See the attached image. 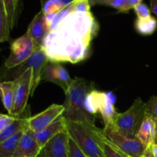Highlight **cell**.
<instances>
[{
    "label": "cell",
    "mask_w": 157,
    "mask_h": 157,
    "mask_svg": "<svg viewBox=\"0 0 157 157\" xmlns=\"http://www.w3.org/2000/svg\"><path fill=\"white\" fill-rule=\"evenodd\" d=\"M75 12H90V2L89 0H74L71 2Z\"/></svg>",
    "instance_id": "obj_27"
},
{
    "label": "cell",
    "mask_w": 157,
    "mask_h": 157,
    "mask_svg": "<svg viewBox=\"0 0 157 157\" xmlns=\"http://www.w3.org/2000/svg\"><path fill=\"white\" fill-rule=\"evenodd\" d=\"M40 1H41V4H42V3H44V2L48 1V0H40ZM55 1L59 2H61V4L64 6V7H66V6H67L68 5H70L71 3L74 1V0H55Z\"/></svg>",
    "instance_id": "obj_32"
},
{
    "label": "cell",
    "mask_w": 157,
    "mask_h": 157,
    "mask_svg": "<svg viewBox=\"0 0 157 157\" xmlns=\"http://www.w3.org/2000/svg\"><path fill=\"white\" fill-rule=\"evenodd\" d=\"M115 102L116 96L112 92H104L99 110V113L104 123V127L111 125L113 119L117 114L118 112H117L114 107Z\"/></svg>",
    "instance_id": "obj_15"
},
{
    "label": "cell",
    "mask_w": 157,
    "mask_h": 157,
    "mask_svg": "<svg viewBox=\"0 0 157 157\" xmlns=\"http://www.w3.org/2000/svg\"><path fill=\"white\" fill-rule=\"evenodd\" d=\"M10 32L11 30L5 12L4 6L1 1L0 2V43L9 41Z\"/></svg>",
    "instance_id": "obj_22"
},
{
    "label": "cell",
    "mask_w": 157,
    "mask_h": 157,
    "mask_svg": "<svg viewBox=\"0 0 157 157\" xmlns=\"http://www.w3.org/2000/svg\"><path fill=\"white\" fill-rule=\"evenodd\" d=\"M134 12L137 15V18H146L151 16V10L144 3L141 2L133 8Z\"/></svg>",
    "instance_id": "obj_28"
},
{
    "label": "cell",
    "mask_w": 157,
    "mask_h": 157,
    "mask_svg": "<svg viewBox=\"0 0 157 157\" xmlns=\"http://www.w3.org/2000/svg\"><path fill=\"white\" fill-rule=\"evenodd\" d=\"M67 154L68 157H87L81 151L75 141L69 136L68 144H67Z\"/></svg>",
    "instance_id": "obj_25"
},
{
    "label": "cell",
    "mask_w": 157,
    "mask_h": 157,
    "mask_svg": "<svg viewBox=\"0 0 157 157\" xmlns=\"http://www.w3.org/2000/svg\"><path fill=\"white\" fill-rule=\"evenodd\" d=\"M103 133L107 142L129 157H144L148 148L138 138L124 136L112 126L104 127Z\"/></svg>",
    "instance_id": "obj_5"
},
{
    "label": "cell",
    "mask_w": 157,
    "mask_h": 157,
    "mask_svg": "<svg viewBox=\"0 0 157 157\" xmlns=\"http://www.w3.org/2000/svg\"><path fill=\"white\" fill-rule=\"evenodd\" d=\"M66 130L87 157H104L103 146L106 139L103 129L98 128L94 124L67 121Z\"/></svg>",
    "instance_id": "obj_3"
},
{
    "label": "cell",
    "mask_w": 157,
    "mask_h": 157,
    "mask_svg": "<svg viewBox=\"0 0 157 157\" xmlns=\"http://www.w3.org/2000/svg\"><path fill=\"white\" fill-rule=\"evenodd\" d=\"M0 2H1V0H0Z\"/></svg>",
    "instance_id": "obj_38"
},
{
    "label": "cell",
    "mask_w": 157,
    "mask_h": 157,
    "mask_svg": "<svg viewBox=\"0 0 157 157\" xmlns=\"http://www.w3.org/2000/svg\"><path fill=\"white\" fill-rule=\"evenodd\" d=\"M3 115H4V114H2V113H0V117H2Z\"/></svg>",
    "instance_id": "obj_37"
},
{
    "label": "cell",
    "mask_w": 157,
    "mask_h": 157,
    "mask_svg": "<svg viewBox=\"0 0 157 157\" xmlns=\"http://www.w3.org/2000/svg\"><path fill=\"white\" fill-rule=\"evenodd\" d=\"M40 46H37L27 33L14 40L11 44V54L5 62L6 69L15 68L25 62Z\"/></svg>",
    "instance_id": "obj_7"
},
{
    "label": "cell",
    "mask_w": 157,
    "mask_h": 157,
    "mask_svg": "<svg viewBox=\"0 0 157 157\" xmlns=\"http://www.w3.org/2000/svg\"><path fill=\"white\" fill-rule=\"evenodd\" d=\"M146 114L157 119V96H153L146 103Z\"/></svg>",
    "instance_id": "obj_26"
},
{
    "label": "cell",
    "mask_w": 157,
    "mask_h": 157,
    "mask_svg": "<svg viewBox=\"0 0 157 157\" xmlns=\"http://www.w3.org/2000/svg\"><path fill=\"white\" fill-rule=\"evenodd\" d=\"M16 118V116H12V115H3L0 117V133L2 130H4L8 126L14 122V121Z\"/></svg>",
    "instance_id": "obj_29"
},
{
    "label": "cell",
    "mask_w": 157,
    "mask_h": 157,
    "mask_svg": "<svg viewBox=\"0 0 157 157\" xmlns=\"http://www.w3.org/2000/svg\"><path fill=\"white\" fill-rule=\"evenodd\" d=\"M94 89V85L83 78H75L65 93L64 111L62 116L67 121L94 124L96 115L89 113L84 107V101L88 92Z\"/></svg>",
    "instance_id": "obj_2"
},
{
    "label": "cell",
    "mask_w": 157,
    "mask_h": 157,
    "mask_svg": "<svg viewBox=\"0 0 157 157\" xmlns=\"http://www.w3.org/2000/svg\"><path fill=\"white\" fill-rule=\"evenodd\" d=\"M67 121L61 115L52 124L39 132H34V136L40 147H43L50 140L66 130Z\"/></svg>",
    "instance_id": "obj_14"
},
{
    "label": "cell",
    "mask_w": 157,
    "mask_h": 157,
    "mask_svg": "<svg viewBox=\"0 0 157 157\" xmlns=\"http://www.w3.org/2000/svg\"><path fill=\"white\" fill-rule=\"evenodd\" d=\"M15 86H16V83L15 80L2 82V101L3 106L9 115H12V109H13Z\"/></svg>",
    "instance_id": "obj_18"
},
{
    "label": "cell",
    "mask_w": 157,
    "mask_h": 157,
    "mask_svg": "<svg viewBox=\"0 0 157 157\" xmlns=\"http://www.w3.org/2000/svg\"><path fill=\"white\" fill-rule=\"evenodd\" d=\"M152 147V146H151ZM152 151H153V157H157V152L155 151V150H153V149H152Z\"/></svg>",
    "instance_id": "obj_35"
},
{
    "label": "cell",
    "mask_w": 157,
    "mask_h": 157,
    "mask_svg": "<svg viewBox=\"0 0 157 157\" xmlns=\"http://www.w3.org/2000/svg\"><path fill=\"white\" fill-rule=\"evenodd\" d=\"M146 116V103L140 98L135 100L131 107L124 113H117L111 125L121 134L130 138L136 137Z\"/></svg>",
    "instance_id": "obj_4"
},
{
    "label": "cell",
    "mask_w": 157,
    "mask_h": 157,
    "mask_svg": "<svg viewBox=\"0 0 157 157\" xmlns=\"http://www.w3.org/2000/svg\"><path fill=\"white\" fill-rule=\"evenodd\" d=\"M135 29L142 35H150L155 32L157 28V20L153 16L146 18H137L135 21Z\"/></svg>",
    "instance_id": "obj_21"
},
{
    "label": "cell",
    "mask_w": 157,
    "mask_h": 157,
    "mask_svg": "<svg viewBox=\"0 0 157 157\" xmlns=\"http://www.w3.org/2000/svg\"><path fill=\"white\" fill-rule=\"evenodd\" d=\"M104 157H129L105 140L103 146Z\"/></svg>",
    "instance_id": "obj_24"
},
{
    "label": "cell",
    "mask_w": 157,
    "mask_h": 157,
    "mask_svg": "<svg viewBox=\"0 0 157 157\" xmlns=\"http://www.w3.org/2000/svg\"><path fill=\"white\" fill-rule=\"evenodd\" d=\"M156 136V124L151 117L146 114L144 121L136 134V138L140 140L147 147L154 144Z\"/></svg>",
    "instance_id": "obj_16"
},
{
    "label": "cell",
    "mask_w": 157,
    "mask_h": 157,
    "mask_svg": "<svg viewBox=\"0 0 157 157\" xmlns=\"http://www.w3.org/2000/svg\"><path fill=\"white\" fill-rule=\"evenodd\" d=\"M98 29V23L91 12H73L55 30L48 32L41 48L49 61L80 62L89 55L90 42Z\"/></svg>",
    "instance_id": "obj_1"
},
{
    "label": "cell",
    "mask_w": 157,
    "mask_h": 157,
    "mask_svg": "<svg viewBox=\"0 0 157 157\" xmlns=\"http://www.w3.org/2000/svg\"><path fill=\"white\" fill-rule=\"evenodd\" d=\"M41 150V147L38 146L34 132L25 127L18 142L13 157H37Z\"/></svg>",
    "instance_id": "obj_12"
},
{
    "label": "cell",
    "mask_w": 157,
    "mask_h": 157,
    "mask_svg": "<svg viewBox=\"0 0 157 157\" xmlns=\"http://www.w3.org/2000/svg\"><path fill=\"white\" fill-rule=\"evenodd\" d=\"M64 107L60 104H52L38 114L28 119V128L33 132H39L48 127L55 120L63 114Z\"/></svg>",
    "instance_id": "obj_10"
},
{
    "label": "cell",
    "mask_w": 157,
    "mask_h": 157,
    "mask_svg": "<svg viewBox=\"0 0 157 157\" xmlns=\"http://www.w3.org/2000/svg\"><path fill=\"white\" fill-rule=\"evenodd\" d=\"M25 129L20 130L7 140L0 144V157H13Z\"/></svg>",
    "instance_id": "obj_20"
},
{
    "label": "cell",
    "mask_w": 157,
    "mask_h": 157,
    "mask_svg": "<svg viewBox=\"0 0 157 157\" xmlns=\"http://www.w3.org/2000/svg\"><path fill=\"white\" fill-rule=\"evenodd\" d=\"M15 101L12 115L17 116L22 113L27 107V102L29 96L31 97L32 84V71L28 68L19 77L15 79Z\"/></svg>",
    "instance_id": "obj_8"
},
{
    "label": "cell",
    "mask_w": 157,
    "mask_h": 157,
    "mask_svg": "<svg viewBox=\"0 0 157 157\" xmlns=\"http://www.w3.org/2000/svg\"><path fill=\"white\" fill-rule=\"evenodd\" d=\"M154 121L155 124H156V136H155L154 144H157V119H155Z\"/></svg>",
    "instance_id": "obj_33"
},
{
    "label": "cell",
    "mask_w": 157,
    "mask_h": 157,
    "mask_svg": "<svg viewBox=\"0 0 157 157\" xmlns=\"http://www.w3.org/2000/svg\"><path fill=\"white\" fill-rule=\"evenodd\" d=\"M48 61V58L47 55L43 50L42 48L38 47L25 62L21 64V65L18 66V67H16L15 68H12L13 70L11 71L9 74H7L6 77L12 78L15 80L18 77H19L23 72L25 71L28 68L32 69V91H31V97H32L35 92V89L39 84L40 81H41V75H42L43 69Z\"/></svg>",
    "instance_id": "obj_6"
},
{
    "label": "cell",
    "mask_w": 157,
    "mask_h": 157,
    "mask_svg": "<svg viewBox=\"0 0 157 157\" xmlns=\"http://www.w3.org/2000/svg\"><path fill=\"white\" fill-rule=\"evenodd\" d=\"M152 149H153V150H155L156 152H157V144H153V145H152Z\"/></svg>",
    "instance_id": "obj_34"
},
{
    "label": "cell",
    "mask_w": 157,
    "mask_h": 157,
    "mask_svg": "<svg viewBox=\"0 0 157 157\" xmlns=\"http://www.w3.org/2000/svg\"><path fill=\"white\" fill-rule=\"evenodd\" d=\"M68 139L67 130L61 132L41 147L37 157H68Z\"/></svg>",
    "instance_id": "obj_11"
},
{
    "label": "cell",
    "mask_w": 157,
    "mask_h": 157,
    "mask_svg": "<svg viewBox=\"0 0 157 157\" xmlns=\"http://www.w3.org/2000/svg\"><path fill=\"white\" fill-rule=\"evenodd\" d=\"M2 94V82H0V97H1V98Z\"/></svg>",
    "instance_id": "obj_36"
},
{
    "label": "cell",
    "mask_w": 157,
    "mask_h": 157,
    "mask_svg": "<svg viewBox=\"0 0 157 157\" xmlns=\"http://www.w3.org/2000/svg\"><path fill=\"white\" fill-rule=\"evenodd\" d=\"M150 10L157 17V0H150Z\"/></svg>",
    "instance_id": "obj_31"
},
{
    "label": "cell",
    "mask_w": 157,
    "mask_h": 157,
    "mask_svg": "<svg viewBox=\"0 0 157 157\" xmlns=\"http://www.w3.org/2000/svg\"><path fill=\"white\" fill-rule=\"evenodd\" d=\"M91 6H110L113 9H117L118 12L121 11L124 6L126 0H89Z\"/></svg>",
    "instance_id": "obj_23"
},
{
    "label": "cell",
    "mask_w": 157,
    "mask_h": 157,
    "mask_svg": "<svg viewBox=\"0 0 157 157\" xmlns=\"http://www.w3.org/2000/svg\"><path fill=\"white\" fill-rule=\"evenodd\" d=\"M4 6L9 28L12 31L18 22L21 13V0H1Z\"/></svg>",
    "instance_id": "obj_17"
},
{
    "label": "cell",
    "mask_w": 157,
    "mask_h": 157,
    "mask_svg": "<svg viewBox=\"0 0 157 157\" xmlns=\"http://www.w3.org/2000/svg\"><path fill=\"white\" fill-rule=\"evenodd\" d=\"M142 1L143 0H126L125 5H124V6L120 12H121V13H127L130 9H133L135 6L142 2Z\"/></svg>",
    "instance_id": "obj_30"
},
{
    "label": "cell",
    "mask_w": 157,
    "mask_h": 157,
    "mask_svg": "<svg viewBox=\"0 0 157 157\" xmlns=\"http://www.w3.org/2000/svg\"><path fill=\"white\" fill-rule=\"evenodd\" d=\"M41 80L57 84L66 93L74 79L71 78L67 69L59 62L48 61L43 69Z\"/></svg>",
    "instance_id": "obj_9"
},
{
    "label": "cell",
    "mask_w": 157,
    "mask_h": 157,
    "mask_svg": "<svg viewBox=\"0 0 157 157\" xmlns=\"http://www.w3.org/2000/svg\"><path fill=\"white\" fill-rule=\"evenodd\" d=\"M48 32L49 29L46 23L45 16L41 10L31 21L26 33L37 46L41 47V43Z\"/></svg>",
    "instance_id": "obj_13"
},
{
    "label": "cell",
    "mask_w": 157,
    "mask_h": 157,
    "mask_svg": "<svg viewBox=\"0 0 157 157\" xmlns=\"http://www.w3.org/2000/svg\"><path fill=\"white\" fill-rule=\"evenodd\" d=\"M104 93V92L99 91L95 89H93L88 92L84 101V107L89 113L96 115L97 113H99Z\"/></svg>",
    "instance_id": "obj_19"
}]
</instances>
